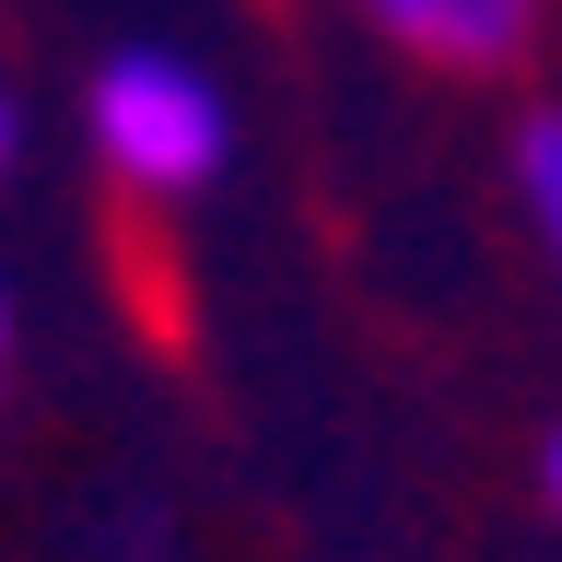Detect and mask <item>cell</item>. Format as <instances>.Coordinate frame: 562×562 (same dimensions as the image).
<instances>
[{"label":"cell","instance_id":"cell-2","mask_svg":"<svg viewBox=\"0 0 562 562\" xmlns=\"http://www.w3.org/2000/svg\"><path fill=\"white\" fill-rule=\"evenodd\" d=\"M363 12L434 70H516L539 35V0H363Z\"/></svg>","mask_w":562,"mask_h":562},{"label":"cell","instance_id":"cell-3","mask_svg":"<svg viewBox=\"0 0 562 562\" xmlns=\"http://www.w3.org/2000/svg\"><path fill=\"white\" fill-rule=\"evenodd\" d=\"M516 200H527V223H539V246H551V270H562V105H527V130H516Z\"/></svg>","mask_w":562,"mask_h":562},{"label":"cell","instance_id":"cell-6","mask_svg":"<svg viewBox=\"0 0 562 562\" xmlns=\"http://www.w3.org/2000/svg\"><path fill=\"white\" fill-rule=\"evenodd\" d=\"M0 351H12V305H0Z\"/></svg>","mask_w":562,"mask_h":562},{"label":"cell","instance_id":"cell-4","mask_svg":"<svg viewBox=\"0 0 562 562\" xmlns=\"http://www.w3.org/2000/svg\"><path fill=\"white\" fill-rule=\"evenodd\" d=\"M12 153H24V105L0 94V165H12Z\"/></svg>","mask_w":562,"mask_h":562},{"label":"cell","instance_id":"cell-1","mask_svg":"<svg viewBox=\"0 0 562 562\" xmlns=\"http://www.w3.org/2000/svg\"><path fill=\"white\" fill-rule=\"evenodd\" d=\"M82 117H94V153L130 176V188H153V200L211 188V176H223V140H235V117H223V94H211V70L165 59V47H117V59L94 70Z\"/></svg>","mask_w":562,"mask_h":562},{"label":"cell","instance_id":"cell-5","mask_svg":"<svg viewBox=\"0 0 562 562\" xmlns=\"http://www.w3.org/2000/svg\"><path fill=\"white\" fill-rule=\"evenodd\" d=\"M539 481H551V504H562V434H551V457H539Z\"/></svg>","mask_w":562,"mask_h":562}]
</instances>
